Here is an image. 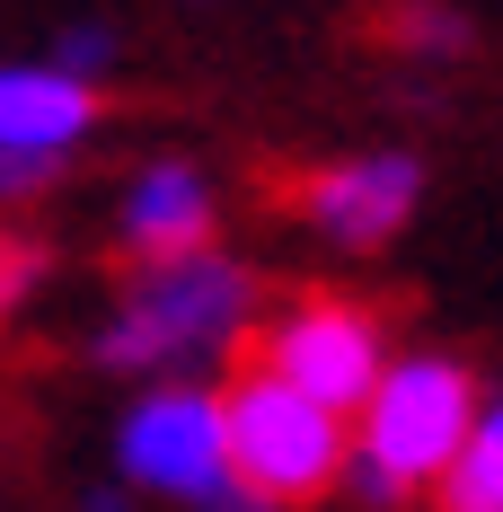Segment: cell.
<instances>
[{
  "mask_svg": "<svg viewBox=\"0 0 503 512\" xmlns=\"http://www.w3.org/2000/svg\"><path fill=\"white\" fill-rule=\"evenodd\" d=\"M468 424H477V380L459 362H442V354L389 362L371 380V398H362V433H353L345 477L371 504H398L406 486H433L459 460Z\"/></svg>",
  "mask_w": 503,
  "mask_h": 512,
  "instance_id": "6da1fadb",
  "label": "cell"
},
{
  "mask_svg": "<svg viewBox=\"0 0 503 512\" xmlns=\"http://www.w3.org/2000/svg\"><path fill=\"white\" fill-rule=\"evenodd\" d=\"M221 407V460H230V486L256 495V504H309V495H327L353 460V433L345 415L309 407L301 389H283V380H265V371H239L230 380V398H212Z\"/></svg>",
  "mask_w": 503,
  "mask_h": 512,
  "instance_id": "7a4b0ae2",
  "label": "cell"
},
{
  "mask_svg": "<svg viewBox=\"0 0 503 512\" xmlns=\"http://www.w3.org/2000/svg\"><path fill=\"white\" fill-rule=\"evenodd\" d=\"M256 283L221 256H177V265H142L133 301L115 309V327L98 336V354L115 371H151V362H186V354H221L248 336Z\"/></svg>",
  "mask_w": 503,
  "mask_h": 512,
  "instance_id": "3957f363",
  "label": "cell"
},
{
  "mask_svg": "<svg viewBox=\"0 0 503 512\" xmlns=\"http://www.w3.org/2000/svg\"><path fill=\"white\" fill-rule=\"evenodd\" d=\"M256 371L283 380V389H301L309 407L353 415L371 398V380H380V327L353 301H301L292 318H274L256 336Z\"/></svg>",
  "mask_w": 503,
  "mask_h": 512,
  "instance_id": "277c9868",
  "label": "cell"
},
{
  "mask_svg": "<svg viewBox=\"0 0 503 512\" xmlns=\"http://www.w3.org/2000/svg\"><path fill=\"white\" fill-rule=\"evenodd\" d=\"M115 460L133 486L151 495H186V504H212L230 486V460H221V407L203 389H159L142 407L124 415V442Z\"/></svg>",
  "mask_w": 503,
  "mask_h": 512,
  "instance_id": "5b68a950",
  "label": "cell"
},
{
  "mask_svg": "<svg viewBox=\"0 0 503 512\" xmlns=\"http://www.w3.org/2000/svg\"><path fill=\"white\" fill-rule=\"evenodd\" d=\"M415 186H424L415 159H345V168H309V177H292V204H301L327 239L380 248L406 212H415Z\"/></svg>",
  "mask_w": 503,
  "mask_h": 512,
  "instance_id": "8992f818",
  "label": "cell"
},
{
  "mask_svg": "<svg viewBox=\"0 0 503 512\" xmlns=\"http://www.w3.org/2000/svg\"><path fill=\"white\" fill-rule=\"evenodd\" d=\"M124 248L133 265H177V256L212 248V195L195 168H151L124 204Z\"/></svg>",
  "mask_w": 503,
  "mask_h": 512,
  "instance_id": "52a82bcc",
  "label": "cell"
},
{
  "mask_svg": "<svg viewBox=\"0 0 503 512\" xmlns=\"http://www.w3.org/2000/svg\"><path fill=\"white\" fill-rule=\"evenodd\" d=\"M98 124V98L62 71H0V151L9 159H53Z\"/></svg>",
  "mask_w": 503,
  "mask_h": 512,
  "instance_id": "ba28073f",
  "label": "cell"
},
{
  "mask_svg": "<svg viewBox=\"0 0 503 512\" xmlns=\"http://www.w3.org/2000/svg\"><path fill=\"white\" fill-rule=\"evenodd\" d=\"M433 486H442V512H503V407H477L459 460Z\"/></svg>",
  "mask_w": 503,
  "mask_h": 512,
  "instance_id": "9c48e42d",
  "label": "cell"
},
{
  "mask_svg": "<svg viewBox=\"0 0 503 512\" xmlns=\"http://www.w3.org/2000/svg\"><path fill=\"white\" fill-rule=\"evenodd\" d=\"M36 274H45V256L27 248V239H0V318L36 292Z\"/></svg>",
  "mask_w": 503,
  "mask_h": 512,
  "instance_id": "30bf717a",
  "label": "cell"
},
{
  "mask_svg": "<svg viewBox=\"0 0 503 512\" xmlns=\"http://www.w3.org/2000/svg\"><path fill=\"white\" fill-rule=\"evenodd\" d=\"M380 36H406V45H459V18H442V9H398V18H380Z\"/></svg>",
  "mask_w": 503,
  "mask_h": 512,
  "instance_id": "8fae6325",
  "label": "cell"
},
{
  "mask_svg": "<svg viewBox=\"0 0 503 512\" xmlns=\"http://www.w3.org/2000/svg\"><path fill=\"white\" fill-rule=\"evenodd\" d=\"M53 177V159H9L0 151V195H27V186H45Z\"/></svg>",
  "mask_w": 503,
  "mask_h": 512,
  "instance_id": "7c38bea8",
  "label": "cell"
},
{
  "mask_svg": "<svg viewBox=\"0 0 503 512\" xmlns=\"http://www.w3.org/2000/svg\"><path fill=\"white\" fill-rule=\"evenodd\" d=\"M203 512H265V504H256V495H239V486H221V495H212Z\"/></svg>",
  "mask_w": 503,
  "mask_h": 512,
  "instance_id": "4fadbf2b",
  "label": "cell"
}]
</instances>
